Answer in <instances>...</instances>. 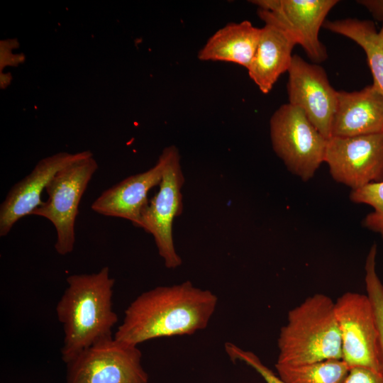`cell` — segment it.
<instances>
[{
	"mask_svg": "<svg viewBox=\"0 0 383 383\" xmlns=\"http://www.w3.org/2000/svg\"><path fill=\"white\" fill-rule=\"evenodd\" d=\"M217 302L213 293L189 281L155 287L131 303L113 338L138 346L155 338L192 335L208 326Z\"/></svg>",
	"mask_w": 383,
	"mask_h": 383,
	"instance_id": "cell-1",
	"label": "cell"
},
{
	"mask_svg": "<svg viewBox=\"0 0 383 383\" xmlns=\"http://www.w3.org/2000/svg\"><path fill=\"white\" fill-rule=\"evenodd\" d=\"M114 282L108 267L67 278V287L56 306L64 331L61 357L65 364L94 343L112 337L118 322L112 301Z\"/></svg>",
	"mask_w": 383,
	"mask_h": 383,
	"instance_id": "cell-2",
	"label": "cell"
},
{
	"mask_svg": "<svg viewBox=\"0 0 383 383\" xmlns=\"http://www.w3.org/2000/svg\"><path fill=\"white\" fill-rule=\"evenodd\" d=\"M277 364L302 365L342 360L340 330L335 302L315 294L288 312L277 339Z\"/></svg>",
	"mask_w": 383,
	"mask_h": 383,
	"instance_id": "cell-3",
	"label": "cell"
},
{
	"mask_svg": "<svg viewBox=\"0 0 383 383\" xmlns=\"http://www.w3.org/2000/svg\"><path fill=\"white\" fill-rule=\"evenodd\" d=\"M97 169L92 153L60 170L45 187L48 199L32 213L52 223L57 233L55 249L60 255L74 249L79 205Z\"/></svg>",
	"mask_w": 383,
	"mask_h": 383,
	"instance_id": "cell-4",
	"label": "cell"
},
{
	"mask_svg": "<svg viewBox=\"0 0 383 383\" xmlns=\"http://www.w3.org/2000/svg\"><path fill=\"white\" fill-rule=\"evenodd\" d=\"M270 131L273 150L287 168L304 181L311 179L324 162L328 139L289 103L274 112Z\"/></svg>",
	"mask_w": 383,
	"mask_h": 383,
	"instance_id": "cell-5",
	"label": "cell"
},
{
	"mask_svg": "<svg viewBox=\"0 0 383 383\" xmlns=\"http://www.w3.org/2000/svg\"><path fill=\"white\" fill-rule=\"evenodd\" d=\"M66 365L67 383H148L138 346L113 337L94 343Z\"/></svg>",
	"mask_w": 383,
	"mask_h": 383,
	"instance_id": "cell-6",
	"label": "cell"
},
{
	"mask_svg": "<svg viewBox=\"0 0 383 383\" xmlns=\"http://www.w3.org/2000/svg\"><path fill=\"white\" fill-rule=\"evenodd\" d=\"M184 182L179 152L176 146L170 145L159 190L143 209L137 226L152 235L158 254L170 269L182 264L174 244L172 226L174 219L183 210L182 188Z\"/></svg>",
	"mask_w": 383,
	"mask_h": 383,
	"instance_id": "cell-7",
	"label": "cell"
},
{
	"mask_svg": "<svg viewBox=\"0 0 383 383\" xmlns=\"http://www.w3.org/2000/svg\"><path fill=\"white\" fill-rule=\"evenodd\" d=\"M257 15L265 24L290 34L315 63L326 60L328 53L318 33L337 0H255Z\"/></svg>",
	"mask_w": 383,
	"mask_h": 383,
	"instance_id": "cell-8",
	"label": "cell"
},
{
	"mask_svg": "<svg viewBox=\"0 0 383 383\" xmlns=\"http://www.w3.org/2000/svg\"><path fill=\"white\" fill-rule=\"evenodd\" d=\"M342 344V360L350 369L366 367L378 372L379 330L367 294L345 292L335 301Z\"/></svg>",
	"mask_w": 383,
	"mask_h": 383,
	"instance_id": "cell-9",
	"label": "cell"
},
{
	"mask_svg": "<svg viewBox=\"0 0 383 383\" xmlns=\"http://www.w3.org/2000/svg\"><path fill=\"white\" fill-rule=\"evenodd\" d=\"M324 162L333 179L355 190L383 181V131L354 137H331Z\"/></svg>",
	"mask_w": 383,
	"mask_h": 383,
	"instance_id": "cell-10",
	"label": "cell"
},
{
	"mask_svg": "<svg viewBox=\"0 0 383 383\" xmlns=\"http://www.w3.org/2000/svg\"><path fill=\"white\" fill-rule=\"evenodd\" d=\"M288 73L289 104L300 109L328 140L338 104V91L331 85L325 70L294 55Z\"/></svg>",
	"mask_w": 383,
	"mask_h": 383,
	"instance_id": "cell-11",
	"label": "cell"
},
{
	"mask_svg": "<svg viewBox=\"0 0 383 383\" xmlns=\"http://www.w3.org/2000/svg\"><path fill=\"white\" fill-rule=\"evenodd\" d=\"M91 154L90 150L74 154L60 152L40 160L28 174L11 188L1 204L0 236H6L18 220L32 215L41 205L43 191L60 170Z\"/></svg>",
	"mask_w": 383,
	"mask_h": 383,
	"instance_id": "cell-12",
	"label": "cell"
},
{
	"mask_svg": "<svg viewBox=\"0 0 383 383\" xmlns=\"http://www.w3.org/2000/svg\"><path fill=\"white\" fill-rule=\"evenodd\" d=\"M170 146L165 148L156 164L145 172L131 175L104 190L91 204L94 212L130 221L137 227L149 200L148 194L161 182L168 162Z\"/></svg>",
	"mask_w": 383,
	"mask_h": 383,
	"instance_id": "cell-13",
	"label": "cell"
},
{
	"mask_svg": "<svg viewBox=\"0 0 383 383\" xmlns=\"http://www.w3.org/2000/svg\"><path fill=\"white\" fill-rule=\"evenodd\" d=\"M382 131L383 94L373 84L360 91H338L331 137H354Z\"/></svg>",
	"mask_w": 383,
	"mask_h": 383,
	"instance_id": "cell-14",
	"label": "cell"
},
{
	"mask_svg": "<svg viewBox=\"0 0 383 383\" xmlns=\"http://www.w3.org/2000/svg\"><path fill=\"white\" fill-rule=\"evenodd\" d=\"M296 45L290 34L275 26L265 24L261 28L255 53L247 70L263 94H268L279 77L288 72Z\"/></svg>",
	"mask_w": 383,
	"mask_h": 383,
	"instance_id": "cell-15",
	"label": "cell"
},
{
	"mask_svg": "<svg viewBox=\"0 0 383 383\" xmlns=\"http://www.w3.org/2000/svg\"><path fill=\"white\" fill-rule=\"evenodd\" d=\"M261 28L249 21L231 23L218 30L198 52L202 61H223L246 69L255 53Z\"/></svg>",
	"mask_w": 383,
	"mask_h": 383,
	"instance_id": "cell-16",
	"label": "cell"
},
{
	"mask_svg": "<svg viewBox=\"0 0 383 383\" xmlns=\"http://www.w3.org/2000/svg\"><path fill=\"white\" fill-rule=\"evenodd\" d=\"M323 27L348 38L365 51L373 77V84L383 94V23L377 30L370 20L344 18L326 21Z\"/></svg>",
	"mask_w": 383,
	"mask_h": 383,
	"instance_id": "cell-17",
	"label": "cell"
},
{
	"mask_svg": "<svg viewBox=\"0 0 383 383\" xmlns=\"http://www.w3.org/2000/svg\"><path fill=\"white\" fill-rule=\"evenodd\" d=\"M279 377L285 383H343L350 368L342 360L302 365L275 364Z\"/></svg>",
	"mask_w": 383,
	"mask_h": 383,
	"instance_id": "cell-18",
	"label": "cell"
},
{
	"mask_svg": "<svg viewBox=\"0 0 383 383\" xmlns=\"http://www.w3.org/2000/svg\"><path fill=\"white\" fill-rule=\"evenodd\" d=\"M377 245L371 247L365 262V285L374 311L378 330V373L383 379V284L376 272Z\"/></svg>",
	"mask_w": 383,
	"mask_h": 383,
	"instance_id": "cell-19",
	"label": "cell"
},
{
	"mask_svg": "<svg viewBox=\"0 0 383 383\" xmlns=\"http://www.w3.org/2000/svg\"><path fill=\"white\" fill-rule=\"evenodd\" d=\"M350 199L354 203L367 204L373 208L374 211L364 218L362 226L379 233L383 239V181L351 190Z\"/></svg>",
	"mask_w": 383,
	"mask_h": 383,
	"instance_id": "cell-20",
	"label": "cell"
},
{
	"mask_svg": "<svg viewBox=\"0 0 383 383\" xmlns=\"http://www.w3.org/2000/svg\"><path fill=\"white\" fill-rule=\"evenodd\" d=\"M225 350L231 360L245 362L254 369L266 383H285L252 352L245 350L231 343L225 344Z\"/></svg>",
	"mask_w": 383,
	"mask_h": 383,
	"instance_id": "cell-21",
	"label": "cell"
},
{
	"mask_svg": "<svg viewBox=\"0 0 383 383\" xmlns=\"http://www.w3.org/2000/svg\"><path fill=\"white\" fill-rule=\"evenodd\" d=\"M19 47V43L16 38L1 40L0 43V70L6 66H17L23 63L25 55L21 54H13L12 50Z\"/></svg>",
	"mask_w": 383,
	"mask_h": 383,
	"instance_id": "cell-22",
	"label": "cell"
},
{
	"mask_svg": "<svg viewBox=\"0 0 383 383\" xmlns=\"http://www.w3.org/2000/svg\"><path fill=\"white\" fill-rule=\"evenodd\" d=\"M343 383H383V379L373 370L355 367L350 370Z\"/></svg>",
	"mask_w": 383,
	"mask_h": 383,
	"instance_id": "cell-23",
	"label": "cell"
},
{
	"mask_svg": "<svg viewBox=\"0 0 383 383\" xmlns=\"http://www.w3.org/2000/svg\"><path fill=\"white\" fill-rule=\"evenodd\" d=\"M357 3L365 6L375 20L383 23V0H359Z\"/></svg>",
	"mask_w": 383,
	"mask_h": 383,
	"instance_id": "cell-24",
	"label": "cell"
},
{
	"mask_svg": "<svg viewBox=\"0 0 383 383\" xmlns=\"http://www.w3.org/2000/svg\"><path fill=\"white\" fill-rule=\"evenodd\" d=\"M12 80V75L10 72L4 73L1 72L0 73V87L1 89H6L11 83Z\"/></svg>",
	"mask_w": 383,
	"mask_h": 383,
	"instance_id": "cell-25",
	"label": "cell"
}]
</instances>
